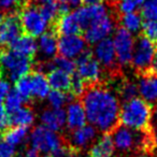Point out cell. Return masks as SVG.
I'll return each instance as SVG.
<instances>
[{
    "label": "cell",
    "mask_w": 157,
    "mask_h": 157,
    "mask_svg": "<svg viewBox=\"0 0 157 157\" xmlns=\"http://www.w3.org/2000/svg\"><path fill=\"white\" fill-rule=\"evenodd\" d=\"M78 100L84 108L86 118L102 133H110L120 124V102L105 86V81L85 87Z\"/></svg>",
    "instance_id": "1"
},
{
    "label": "cell",
    "mask_w": 157,
    "mask_h": 157,
    "mask_svg": "<svg viewBox=\"0 0 157 157\" xmlns=\"http://www.w3.org/2000/svg\"><path fill=\"white\" fill-rule=\"evenodd\" d=\"M152 105L142 98L130 99L123 102L120 111V124L141 131L152 130Z\"/></svg>",
    "instance_id": "2"
},
{
    "label": "cell",
    "mask_w": 157,
    "mask_h": 157,
    "mask_svg": "<svg viewBox=\"0 0 157 157\" xmlns=\"http://www.w3.org/2000/svg\"><path fill=\"white\" fill-rule=\"evenodd\" d=\"M35 58L24 56L8 46H0V66L2 68L3 74L9 72L10 80L16 82L18 78L28 74L33 70Z\"/></svg>",
    "instance_id": "3"
},
{
    "label": "cell",
    "mask_w": 157,
    "mask_h": 157,
    "mask_svg": "<svg viewBox=\"0 0 157 157\" xmlns=\"http://www.w3.org/2000/svg\"><path fill=\"white\" fill-rule=\"evenodd\" d=\"M21 24H22L23 33L28 35L33 38L39 37L44 33L46 27L48 26V22L44 20L42 14L40 13L38 6L28 2L20 12Z\"/></svg>",
    "instance_id": "4"
},
{
    "label": "cell",
    "mask_w": 157,
    "mask_h": 157,
    "mask_svg": "<svg viewBox=\"0 0 157 157\" xmlns=\"http://www.w3.org/2000/svg\"><path fill=\"white\" fill-rule=\"evenodd\" d=\"M95 55L97 60L101 63L102 71L107 72L111 78H115L122 75L121 65L118 63L113 41L109 38H105L97 43L95 48Z\"/></svg>",
    "instance_id": "5"
},
{
    "label": "cell",
    "mask_w": 157,
    "mask_h": 157,
    "mask_svg": "<svg viewBox=\"0 0 157 157\" xmlns=\"http://www.w3.org/2000/svg\"><path fill=\"white\" fill-rule=\"evenodd\" d=\"M75 63V73L81 78L85 87L94 85V84L99 83V82H102V80H101V70H102V68H101L99 61L96 58H94L90 50L87 48L86 51H84L78 56Z\"/></svg>",
    "instance_id": "6"
},
{
    "label": "cell",
    "mask_w": 157,
    "mask_h": 157,
    "mask_svg": "<svg viewBox=\"0 0 157 157\" xmlns=\"http://www.w3.org/2000/svg\"><path fill=\"white\" fill-rule=\"evenodd\" d=\"M33 147L40 152L53 153L55 150L66 143L65 135H57L55 131L44 126H37L33 129L30 136Z\"/></svg>",
    "instance_id": "7"
},
{
    "label": "cell",
    "mask_w": 157,
    "mask_h": 157,
    "mask_svg": "<svg viewBox=\"0 0 157 157\" xmlns=\"http://www.w3.org/2000/svg\"><path fill=\"white\" fill-rule=\"evenodd\" d=\"M155 48L156 46L144 36H140L138 38L136 45L133 46L132 59H131V65L135 68L136 73L138 75L145 73L150 69Z\"/></svg>",
    "instance_id": "8"
},
{
    "label": "cell",
    "mask_w": 157,
    "mask_h": 157,
    "mask_svg": "<svg viewBox=\"0 0 157 157\" xmlns=\"http://www.w3.org/2000/svg\"><path fill=\"white\" fill-rule=\"evenodd\" d=\"M113 44L118 63L121 66H127L131 63L133 46H135V41L131 33H129L124 27L118 26L114 35Z\"/></svg>",
    "instance_id": "9"
},
{
    "label": "cell",
    "mask_w": 157,
    "mask_h": 157,
    "mask_svg": "<svg viewBox=\"0 0 157 157\" xmlns=\"http://www.w3.org/2000/svg\"><path fill=\"white\" fill-rule=\"evenodd\" d=\"M23 35L18 13H7L0 23V46H9Z\"/></svg>",
    "instance_id": "10"
},
{
    "label": "cell",
    "mask_w": 157,
    "mask_h": 157,
    "mask_svg": "<svg viewBox=\"0 0 157 157\" xmlns=\"http://www.w3.org/2000/svg\"><path fill=\"white\" fill-rule=\"evenodd\" d=\"M86 50V41L81 36H60L57 41V55L66 58L78 57Z\"/></svg>",
    "instance_id": "11"
},
{
    "label": "cell",
    "mask_w": 157,
    "mask_h": 157,
    "mask_svg": "<svg viewBox=\"0 0 157 157\" xmlns=\"http://www.w3.org/2000/svg\"><path fill=\"white\" fill-rule=\"evenodd\" d=\"M112 29H113V21L108 13L90 23L88 28L83 33L84 39L90 44L98 43L99 41L107 38Z\"/></svg>",
    "instance_id": "12"
},
{
    "label": "cell",
    "mask_w": 157,
    "mask_h": 157,
    "mask_svg": "<svg viewBox=\"0 0 157 157\" xmlns=\"http://www.w3.org/2000/svg\"><path fill=\"white\" fill-rule=\"evenodd\" d=\"M138 90L142 99L152 107H157V75L145 73L139 75Z\"/></svg>",
    "instance_id": "13"
},
{
    "label": "cell",
    "mask_w": 157,
    "mask_h": 157,
    "mask_svg": "<svg viewBox=\"0 0 157 157\" xmlns=\"http://www.w3.org/2000/svg\"><path fill=\"white\" fill-rule=\"evenodd\" d=\"M96 135L97 130L94 126H92V125H84L81 128L72 130L70 138H67L66 136L65 137L70 145L78 148V151H82L87 145H90V142L95 139Z\"/></svg>",
    "instance_id": "14"
},
{
    "label": "cell",
    "mask_w": 157,
    "mask_h": 157,
    "mask_svg": "<svg viewBox=\"0 0 157 157\" xmlns=\"http://www.w3.org/2000/svg\"><path fill=\"white\" fill-rule=\"evenodd\" d=\"M86 123V114L81 101L75 100L68 105L67 126L70 131L83 127Z\"/></svg>",
    "instance_id": "15"
},
{
    "label": "cell",
    "mask_w": 157,
    "mask_h": 157,
    "mask_svg": "<svg viewBox=\"0 0 157 157\" xmlns=\"http://www.w3.org/2000/svg\"><path fill=\"white\" fill-rule=\"evenodd\" d=\"M8 48L18 54L30 57V58H35L38 51V45L35 38L25 35V33L14 40Z\"/></svg>",
    "instance_id": "16"
},
{
    "label": "cell",
    "mask_w": 157,
    "mask_h": 157,
    "mask_svg": "<svg viewBox=\"0 0 157 157\" xmlns=\"http://www.w3.org/2000/svg\"><path fill=\"white\" fill-rule=\"evenodd\" d=\"M46 78H48V85L53 90H60V92L63 93L70 92L72 80L71 74L67 73V72L63 71V70L58 69V68H54V69L48 72Z\"/></svg>",
    "instance_id": "17"
},
{
    "label": "cell",
    "mask_w": 157,
    "mask_h": 157,
    "mask_svg": "<svg viewBox=\"0 0 157 157\" xmlns=\"http://www.w3.org/2000/svg\"><path fill=\"white\" fill-rule=\"evenodd\" d=\"M44 127L53 131H59L66 122V113L63 109H46L41 115Z\"/></svg>",
    "instance_id": "18"
},
{
    "label": "cell",
    "mask_w": 157,
    "mask_h": 157,
    "mask_svg": "<svg viewBox=\"0 0 157 157\" xmlns=\"http://www.w3.org/2000/svg\"><path fill=\"white\" fill-rule=\"evenodd\" d=\"M114 143L111 133H103V136L88 151V157H111L114 153Z\"/></svg>",
    "instance_id": "19"
},
{
    "label": "cell",
    "mask_w": 157,
    "mask_h": 157,
    "mask_svg": "<svg viewBox=\"0 0 157 157\" xmlns=\"http://www.w3.org/2000/svg\"><path fill=\"white\" fill-rule=\"evenodd\" d=\"M31 87H33V99H44L50 93V85L44 73L36 70H31Z\"/></svg>",
    "instance_id": "20"
},
{
    "label": "cell",
    "mask_w": 157,
    "mask_h": 157,
    "mask_svg": "<svg viewBox=\"0 0 157 157\" xmlns=\"http://www.w3.org/2000/svg\"><path fill=\"white\" fill-rule=\"evenodd\" d=\"M9 115L10 126H22V127H28L35 121V114L29 105L21 107L17 110L11 112L8 114Z\"/></svg>",
    "instance_id": "21"
},
{
    "label": "cell",
    "mask_w": 157,
    "mask_h": 157,
    "mask_svg": "<svg viewBox=\"0 0 157 157\" xmlns=\"http://www.w3.org/2000/svg\"><path fill=\"white\" fill-rule=\"evenodd\" d=\"M57 36L51 30L42 33L39 41V48L45 57L55 56L57 54Z\"/></svg>",
    "instance_id": "22"
},
{
    "label": "cell",
    "mask_w": 157,
    "mask_h": 157,
    "mask_svg": "<svg viewBox=\"0 0 157 157\" xmlns=\"http://www.w3.org/2000/svg\"><path fill=\"white\" fill-rule=\"evenodd\" d=\"M115 80L117 81L116 93L120 96V98H122L123 102L137 97L139 90H138V86L133 82L128 81V80L123 78L122 75L118 76V78H115Z\"/></svg>",
    "instance_id": "23"
},
{
    "label": "cell",
    "mask_w": 157,
    "mask_h": 157,
    "mask_svg": "<svg viewBox=\"0 0 157 157\" xmlns=\"http://www.w3.org/2000/svg\"><path fill=\"white\" fill-rule=\"evenodd\" d=\"M118 23L129 33H137L142 27V17L137 12L122 14L118 17Z\"/></svg>",
    "instance_id": "24"
},
{
    "label": "cell",
    "mask_w": 157,
    "mask_h": 157,
    "mask_svg": "<svg viewBox=\"0 0 157 157\" xmlns=\"http://www.w3.org/2000/svg\"><path fill=\"white\" fill-rule=\"evenodd\" d=\"M31 72V71H30ZM30 72L22 76L15 82V90L23 97V99L29 101L33 99V87H31V75Z\"/></svg>",
    "instance_id": "25"
},
{
    "label": "cell",
    "mask_w": 157,
    "mask_h": 157,
    "mask_svg": "<svg viewBox=\"0 0 157 157\" xmlns=\"http://www.w3.org/2000/svg\"><path fill=\"white\" fill-rule=\"evenodd\" d=\"M27 136V128L22 126H15L5 131V141L11 145L21 143Z\"/></svg>",
    "instance_id": "26"
},
{
    "label": "cell",
    "mask_w": 157,
    "mask_h": 157,
    "mask_svg": "<svg viewBox=\"0 0 157 157\" xmlns=\"http://www.w3.org/2000/svg\"><path fill=\"white\" fill-rule=\"evenodd\" d=\"M23 102H25L23 97L15 90H10L7 94V96H6L5 102H3V108H5L6 112L9 114L22 107Z\"/></svg>",
    "instance_id": "27"
},
{
    "label": "cell",
    "mask_w": 157,
    "mask_h": 157,
    "mask_svg": "<svg viewBox=\"0 0 157 157\" xmlns=\"http://www.w3.org/2000/svg\"><path fill=\"white\" fill-rule=\"evenodd\" d=\"M48 96V101H50L51 105L54 109H61L66 101L72 100V98H74L70 93L66 94V93L56 90H53L52 92H50Z\"/></svg>",
    "instance_id": "28"
},
{
    "label": "cell",
    "mask_w": 157,
    "mask_h": 157,
    "mask_svg": "<svg viewBox=\"0 0 157 157\" xmlns=\"http://www.w3.org/2000/svg\"><path fill=\"white\" fill-rule=\"evenodd\" d=\"M40 13L44 17V20L48 22V24L53 23L57 17H59L58 14V3L57 2H48L44 5L38 6Z\"/></svg>",
    "instance_id": "29"
},
{
    "label": "cell",
    "mask_w": 157,
    "mask_h": 157,
    "mask_svg": "<svg viewBox=\"0 0 157 157\" xmlns=\"http://www.w3.org/2000/svg\"><path fill=\"white\" fill-rule=\"evenodd\" d=\"M140 15L144 21H157V0H144Z\"/></svg>",
    "instance_id": "30"
},
{
    "label": "cell",
    "mask_w": 157,
    "mask_h": 157,
    "mask_svg": "<svg viewBox=\"0 0 157 157\" xmlns=\"http://www.w3.org/2000/svg\"><path fill=\"white\" fill-rule=\"evenodd\" d=\"M144 0H115L116 8L120 14H127L136 12V10L141 7Z\"/></svg>",
    "instance_id": "31"
},
{
    "label": "cell",
    "mask_w": 157,
    "mask_h": 157,
    "mask_svg": "<svg viewBox=\"0 0 157 157\" xmlns=\"http://www.w3.org/2000/svg\"><path fill=\"white\" fill-rule=\"evenodd\" d=\"M28 2L27 0H0V9L7 13H18Z\"/></svg>",
    "instance_id": "32"
},
{
    "label": "cell",
    "mask_w": 157,
    "mask_h": 157,
    "mask_svg": "<svg viewBox=\"0 0 157 157\" xmlns=\"http://www.w3.org/2000/svg\"><path fill=\"white\" fill-rule=\"evenodd\" d=\"M142 36L157 46V21H144L142 23Z\"/></svg>",
    "instance_id": "33"
},
{
    "label": "cell",
    "mask_w": 157,
    "mask_h": 157,
    "mask_svg": "<svg viewBox=\"0 0 157 157\" xmlns=\"http://www.w3.org/2000/svg\"><path fill=\"white\" fill-rule=\"evenodd\" d=\"M53 63H54L55 68L63 70V71L67 72L69 74H73L76 70V63L75 61L71 60L70 58H66V57L59 56L57 55L53 59Z\"/></svg>",
    "instance_id": "34"
},
{
    "label": "cell",
    "mask_w": 157,
    "mask_h": 157,
    "mask_svg": "<svg viewBox=\"0 0 157 157\" xmlns=\"http://www.w3.org/2000/svg\"><path fill=\"white\" fill-rule=\"evenodd\" d=\"M80 152L78 148L70 145L66 140V143H63L61 146H59L57 150H55L52 153V157H80Z\"/></svg>",
    "instance_id": "35"
},
{
    "label": "cell",
    "mask_w": 157,
    "mask_h": 157,
    "mask_svg": "<svg viewBox=\"0 0 157 157\" xmlns=\"http://www.w3.org/2000/svg\"><path fill=\"white\" fill-rule=\"evenodd\" d=\"M15 154L14 146L7 142L0 143V157H13Z\"/></svg>",
    "instance_id": "36"
},
{
    "label": "cell",
    "mask_w": 157,
    "mask_h": 157,
    "mask_svg": "<svg viewBox=\"0 0 157 157\" xmlns=\"http://www.w3.org/2000/svg\"><path fill=\"white\" fill-rule=\"evenodd\" d=\"M10 127L9 115L6 112L5 108L0 109V131H6Z\"/></svg>",
    "instance_id": "37"
},
{
    "label": "cell",
    "mask_w": 157,
    "mask_h": 157,
    "mask_svg": "<svg viewBox=\"0 0 157 157\" xmlns=\"http://www.w3.org/2000/svg\"><path fill=\"white\" fill-rule=\"evenodd\" d=\"M145 73H151V74L157 75V46H156V48H155V53H154V56H153L152 63H151L150 69H148ZM145 73H143V74H145Z\"/></svg>",
    "instance_id": "38"
},
{
    "label": "cell",
    "mask_w": 157,
    "mask_h": 157,
    "mask_svg": "<svg viewBox=\"0 0 157 157\" xmlns=\"http://www.w3.org/2000/svg\"><path fill=\"white\" fill-rule=\"evenodd\" d=\"M10 92V85L7 81H5L2 78H0V98L7 96V94Z\"/></svg>",
    "instance_id": "39"
},
{
    "label": "cell",
    "mask_w": 157,
    "mask_h": 157,
    "mask_svg": "<svg viewBox=\"0 0 157 157\" xmlns=\"http://www.w3.org/2000/svg\"><path fill=\"white\" fill-rule=\"evenodd\" d=\"M65 2L68 5L70 10H72V9H78V8L81 6L82 0H66Z\"/></svg>",
    "instance_id": "40"
},
{
    "label": "cell",
    "mask_w": 157,
    "mask_h": 157,
    "mask_svg": "<svg viewBox=\"0 0 157 157\" xmlns=\"http://www.w3.org/2000/svg\"><path fill=\"white\" fill-rule=\"evenodd\" d=\"M25 157H40V151L35 147H29L27 148Z\"/></svg>",
    "instance_id": "41"
},
{
    "label": "cell",
    "mask_w": 157,
    "mask_h": 157,
    "mask_svg": "<svg viewBox=\"0 0 157 157\" xmlns=\"http://www.w3.org/2000/svg\"><path fill=\"white\" fill-rule=\"evenodd\" d=\"M82 2L85 6H97L101 5L103 2V0H82Z\"/></svg>",
    "instance_id": "42"
},
{
    "label": "cell",
    "mask_w": 157,
    "mask_h": 157,
    "mask_svg": "<svg viewBox=\"0 0 157 157\" xmlns=\"http://www.w3.org/2000/svg\"><path fill=\"white\" fill-rule=\"evenodd\" d=\"M151 125H152V126L154 125L155 130L157 131V107L152 113V121H151Z\"/></svg>",
    "instance_id": "43"
},
{
    "label": "cell",
    "mask_w": 157,
    "mask_h": 157,
    "mask_svg": "<svg viewBox=\"0 0 157 157\" xmlns=\"http://www.w3.org/2000/svg\"><path fill=\"white\" fill-rule=\"evenodd\" d=\"M33 2L36 3V6H41L44 3H48V2H55L54 0H33Z\"/></svg>",
    "instance_id": "44"
},
{
    "label": "cell",
    "mask_w": 157,
    "mask_h": 157,
    "mask_svg": "<svg viewBox=\"0 0 157 157\" xmlns=\"http://www.w3.org/2000/svg\"><path fill=\"white\" fill-rule=\"evenodd\" d=\"M5 140V131H0V143H2Z\"/></svg>",
    "instance_id": "45"
},
{
    "label": "cell",
    "mask_w": 157,
    "mask_h": 157,
    "mask_svg": "<svg viewBox=\"0 0 157 157\" xmlns=\"http://www.w3.org/2000/svg\"><path fill=\"white\" fill-rule=\"evenodd\" d=\"M3 76V71H2V68H1V66H0V78H2Z\"/></svg>",
    "instance_id": "46"
},
{
    "label": "cell",
    "mask_w": 157,
    "mask_h": 157,
    "mask_svg": "<svg viewBox=\"0 0 157 157\" xmlns=\"http://www.w3.org/2000/svg\"><path fill=\"white\" fill-rule=\"evenodd\" d=\"M3 108V101H2V98H0V109Z\"/></svg>",
    "instance_id": "47"
},
{
    "label": "cell",
    "mask_w": 157,
    "mask_h": 157,
    "mask_svg": "<svg viewBox=\"0 0 157 157\" xmlns=\"http://www.w3.org/2000/svg\"><path fill=\"white\" fill-rule=\"evenodd\" d=\"M43 157H52L51 155H45V156H43Z\"/></svg>",
    "instance_id": "48"
},
{
    "label": "cell",
    "mask_w": 157,
    "mask_h": 157,
    "mask_svg": "<svg viewBox=\"0 0 157 157\" xmlns=\"http://www.w3.org/2000/svg\"><path fill=\"white\" fill-rule=\"evenodd\" d=\"M143 157H146V156H143Z\"/></svg>",
    "instance_id": "49"
}]
</instances>
